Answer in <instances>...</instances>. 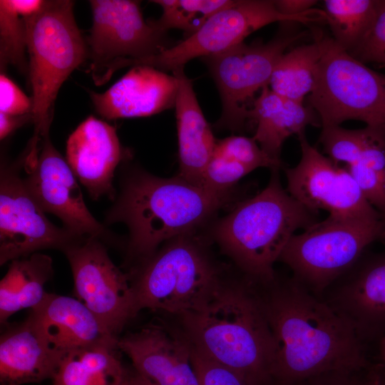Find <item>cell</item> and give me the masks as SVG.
<instances>
[{"label":"cell","instance_id":"8992f818","mask_svg":"<svg viewBox=\"0 0 385 385\" xmlns=\"http://www.w3.org/2000/svg\"><path fill=\"white\" fill-rule=\"evenodd\" d=\"M73 5L70 0L45 1L36 14L24 19L34 142L48 134L60 88L88 57L86 44L74 19Z\"/></svg>","mask_w":385,"mask_h":385},{"label":"cell","instance_id":"b9f144b4","mask_svg":"<svg viewBox=\"0 0 385 385\" xmlns=\"http://www.w3.org/2000/svg\"><path fill=\"white\" fill-rule=\"evenodd\" d=\"M379 350L382 360L385 362V335L379 341Z\"/></svg>","mask_w":385,"mask_h":385},{"label":"cell","instance_id":"9c48e42d","mask_svg":"<svg viewBox=\"0 0 385 385\" xmlns=\"http://www.w3.org/2000/svg\"><path fill=\"white\" fill-rule=\"evenodd\" d=\"M323 9H312L299 16L280 13L274 1H233L209 18L194 34L159 53L133 61L130 66L145 65L172 71L184 67L197 57H206L227 51L253 33L274 22L309 24L324 20Z\"/></svg>","mask_w":385,"mask_h":385},{"label":"cell","instance_id":"74e56055","mask_svg":"<svg viewBox=\"0 0 385 385\" xmlns=\"http://www.w3.org/2000/svg\"><path fill=\"white\" fill-rule=\"evenodd\" d=\"M31 118V115L16 116L0 112V138L4 139Z\"/></svg>","mask_w":385,"mask_h":385},{"label":"cell","instance_id":"484cf974","mask_svg":"<svg viewBox=\"0 0 385 385\" xmlns=\"http://www.w3.org/2000/svg\"><path fill=\"white\" fill-rule=\"evenodd\" d=\"M314 39V43L297 46L280 57L268 84L272 91L299 102L312 92L322 56L321 45Z\"/></svg>","mask_w":385,"mask_h":385},{"label":"cell","instance_id":"9a60e30c","mask_svg":"<svg viewBox=\"0 0 385 385\" xmlns=\"http://www.w3.org/2000/svg\"><path fill=\"white\" fill-rule=\"evenodd\" d=\"M0 175L1 265L41 250L63 252L81 239L49 221L15 166L2 165Z\"/></svg>","mask_w":385,"mask_h":385},{"label":"cell","instance_id":"f1b7e54d","mask_svg":"<svg viewBox=\"0 0 385 385\" xmlns=\"http://www.w3.org/2000/svg\"><path fill=\"white\" fill-rule=\"evenodd\" d=\"M26 40L24 19L14 10L10 0L0 1V65H8L20 71H28L26 60Z\"/></svg>","mask_w":385,"mask_h":385},{"label":"cell","instance_id":"f546056e","mask_svg":"<svg viewBox=\"0 0 385 385\" xmlns=\"http://www.w3.org/2000/svg\"><path fill=\"white\" fill-rule=\"evenodd\" d=\"M365 130H350L340 125L322 127L319 141L324 152L334 163L346 166L359 160L364 141Z\"/></svg>","mask_w":385,"mask_h":385},{"label":"cell","instance_id":"60d3db41","mask_svg":"<svg viewBox=\"0 0 385 385\" xmlns=\"http://www.w3.org/2000/svg\"><path fill=\"white\" fill-rule=\"evenodd\" d=\"M121 385H145L133 371L128 370Z\"/></svg>","mask_w":385,"mask_h":385},{"label":"cell","instance_id":"d4e9b609","mask_svg":"<svg viewBox=\"0 0 385 385\" xmlns=\"http://www.w3.org/2000/svg\"><path fill=\"white\" fill-rule=\"evenodd\" d=\"M118 342L96 344L63 356L51 385H121L126 369L118 354Z\"/></svg>","mask_w":385,"mask_h":385},{"label":"cell","instance_id":"ba28073f","mask_svg":"<svg viewBox=\"0 0 385 385\" xmlns=\"http://www.w3.org/2000/svg\"><path fill=\"white\" fill-rule=\"evenodd\" d=\"M385 240V217L322 221L294 235L279 260L292 277L319 297L348 271L372 243Z\"/></svg>","mask_w":385,"mask_h":385},{"label":"cell","instance_id":"5b68a950","mask_svg":"<svg viewBox=\"0 0 385 385\" xmlns=\"http://www.w3.org/2000/svg\"><path fill=\"white\" fill-rule=\"evenodd\" d=\"M137 309L182 317L200 309L222 284L220 272L194 232L165 242L128 273Z\"/></svg>","mask_w":385,"mask_h":385},{"label":"cell","instance_id":"4316f807","mask_svg":"<svg viewBox=\"0 0 385 385\" xmlns=\"http://www.w3.org/2000/svg\"><path fill=\"white\" fill-rule=\"evenodd\" d=\"M323 4L332 38L342 48L350 51L369 29L377 0H325Z\"/></svg>","mask_w":385,"mask_h":385},{"label":"cell","instance_id":"52a82bcc","mask_svg":"<svg viewBox=\"0 0 385 385\" xmlns=\"http://www.w3.org/2000/svg\"><path fill=\"white\" fill-rule=\"evenodd\" d=\"M322 47L309 106L322 127L339 125L348 120L385 132V75L359 61L334 40L314 32Z\"/></svg>","mask_w":385,"mask_h":385},{"label":"cell","instance_id":"8fae6325","mask_svg":"<svg viewBox=\"0 0 385 385\" xmlns=\"http://www.w3.org/2000/svg\"><path fill=\"white\" fill-rule=\"evenodd\" d=\"M302 34L281 31L267 43L244 42L222 53L204 57L220 92L222 113L219 129L241 130L248 118L247 102L268 86L280 57Z\"/></svg>","mask_w":385,"mask_h":385},{"label":"cell","instance_id":"4dcf8cb0","mask_svg":"<svg viewBox=\"0 0 385 385\" xmlns=\"http://www.w3.org/2000/svg\"><path fill=\"white\" fill-rule=\"evenodd\" d=\"M214 151L240 162L252 170L261 167L279 169L282 165L281 160L267 155L253 137L232 135L217 140Z\"/></svg>","mask_w":385,"mask_h":385},{"label":"cell","instance_id":"e575fe53","mask_svg":"<svg viewBox=\"0 0 385 385\" xmlns=\"http://www.w3.org/2000/svg\"><path fill=\"white\" fill-rule=\"evenodd\" d=\"M32 99L4 73L0 76V112L11 115H31Z\"/></svg>","mask_w":385,"mask_h":385},{"label":"cell","instance_id":"8d00e7d4","mask_svg":"<svg viewBox=\"0 0 385 385\" xmlns=\"http://www.w3.org/2000/svg\"><path fill=\"white\" fill-rule=\"evenodd\" d=\"M315 0H276L274 1L277 9L287 16L302 15L312 9L317 4Z\"/></svg>","mask_w":385,"mask_h":385},{"label":"cell","instance_id":"4fadbf2b","mask_svg":"<svg viewBox=\"0 0 385 385\" xmlns=\"http://www.w3.org/2000/svg\"><path fill=\"white\" fill-rule=\"evenodd\" d=\"M41 141V147L38 143L25 157L27 175L23 180L29 192L45 212L57 216L63 227L76 237L114 242L112 232L88 210L74 173L48 134Z\"/></svg>","mask_w":385,"mask_h":385},{"label":"cell","instance_id":"d6986e66","mask_svg":"<svg viewBox=\"0 0 385 385\" xmlns=\"http://www.w3.org/2000/svg\"><path fill=\"white\" fill-rule=\"evenodd\" d=\"M178 80L154 67L133 66L107 91L90 92L97 113L108 120L150 116L175 106Z\"/></svg>","mask_w":385,"mask_h":385},{"label":"cell","instance_id":"ab89813d","mask_svg":"<svg viewBox=\"0 0 385 385\" xmlns=\"http://www.w3.org/2000/svg\"><path fill=\"white\" fill-rule=\"evenodd\" d=\"M361 385H385V372L382 367L369 366Z\"/></svg>","mask_w":385,"mask_h":385},{"label":"cell","instance_id":"ac0fdd59","mask_svg":"<svg viewBox=\"0 0 385 385\" xmlns=\"http://www.w3.org/2000/svg\"><path fill=\"white\" fill-rule=\"evenodd\" d=\"M125 154L115 128L91 115L79 124L66 142V161L93 200L105 195L115 200L114 172Z\"/></svg>","mask_w":385,"mask_h":385},{"label":"cell","instance_id":"d6a6232c","mask_svg":"<svg viewBox=\"0 0 385 385\" xmlns=\"http://www.w3.org/2000/svg\"><path fill=\"white\" fill-rule=\"evenodd\" d=\"M345 168L366 201L385 216V179L359 161Z\"/></svg>","mask_w":385,"mask_h":385},{"label":"cell","instance_id":"ffe728a7","mask_svg":"<svg viewBox=\"0 0 385 385\" xmlns=\"http://www.w3.org/2000/svg\"><path fill=\"white\" fill-rule=\"evenodd\" d=\"M29 317L48 348L60 355L118 340L79 299L48 293Z\"/></svg>","mask_w":385,"mask_h":385},{"label":"cell","instance_id":"e0dca14e","mask_svg":"<svg viewBox=\"0 0 385 385\" xmlns=\"http://www.w3.org/2000/svg\"><path fill=\"white\" fill-rule=\"evenodd\" d=\"M118 347L145 385H200L192 345L183 331L151 324L118 338Z\"/></svg>","mask_w":385,"mask_h":385},{"label":"cell","instance_id":"2e32d148","mask_svg":"<svg viewBox=\"0 0 385 385\" xmlns=\"http://www.w3.org/2000/svg\"><path fill=\"white\" fill-rule=\"evenodd\" d=\"M363 344L385 335V250L364 252L320 295Z\"/></svg>","mask_w":385,"mask_h":385},{"label":"cell","instance_id":"83f0119b","mask_svg":"<svg viewBox=\"0 0 385 385\" xmlns=\"http://www.w3.org/2000/svg\"><path fill=\"white\" fill-rule=\"evenodd\" d=\"M163 13L158 20L153 21L161 31L181 29L187 37L196 32L217 11L232 4L231 0H155ZM186 37V38H187Z\"/></svg>","mask_w":385,"mask_h":385},{"label":"cell","instance_id":"30bf717a","mask_svg":"<svg viewBox=\"0 0 385 385\" xmlns=\"http://www.w3.org/2000/svg\"><path fill=\"white\" fill-rule=\"evenodd\" d=\"M93 24L88 38V57L96 85L135 60L167 48L165 33L143 19L140 2L130 0H91Z\"/></svg>","mask_w":385,"mask_h":385},{"label":"cell","instance_id":"7a4b0ae2","mask_svg":"<svg viewBox=\"0 0 385 385\" xmlns=\"http://www.w3.org/2000/svg\"><path fill=\"white\" fill-rule=\"evenodd\" d=\"M235 200L233 190L217 192L178 175L162 178L135 169L123 180L105 222L127 226L128 258L140 263L151 257L161 243L194 232Z\"/></svg>","mask_w":385,"mask_h":385},{"label":"cell","instance_id":"3957f363","mask_svg":"<svg viewBox=\"0 0 385 385\" xmlns=\"http://www.w3.org/2000/svg\"><path fill=\"white\" fill-rule=\"evenodd\" d=\"M180 318L183 332L197 350L250 385L273 384L274 341L252 279L222 283L206 304Z\"/></svg>","mask_w":385,"mask_h":385},{"label":"cell","instance_id":"1f68e13d","mask_svg":"<svg viewBox=\"0 0 385 385\" xmlns=\"http://www.w3.org/2000/svg\"><path fill=\"white\" fill-rule=\"evenodd\" d=\"M348 53L364 64L385 66V0H377L375 16L369 29Z\"/></svg>","mask_w":385,"mask_h":385},{"label":"cell","instance_id":"d590c367","mask_svg":"<svg viewBox=\"0 0 385 385\" xmlns=\"http://www.w3.org/2000/svg\"><path fill=\"white\" fill-rule=\"evenodd\" d=\"M366 371H328L306 379L296 385H361Z\"/></svg>","mask_w":385,"mask_h":385},{"label":"cell","instance_id":"836d02e7","mask_svg":"<svg viewBox=\"0 0 385 385\" xmlns=\"http://www.w3.org/2000/svg\"><path fill=\"white\" fill-rule=\"evenodd\" d=\"M192 359L200 385H250L236 372L206 356L193 346Z\"/></svg>","mask_w":385,"mask_h":385},{"label":"cell","instance_id":"7c38bea8","mask_svg":"<svg viewBox=\"0 0 385 385\" xmlns=\"http://www.w3.org/2000/svg\"><path fill=\"white\" fill-rule=\"evenodd\" d=\"M63 252L71 266L77 299L118 337L138 312L129 274L113 262L105 243L95 237L81 238Z\"/></svg>","mask_w":385,"mask_h":385},{"label":"cell","instance_id":"277c9868","mask_svg":"<svg viewBox=\"0 0 385 385\" xmlns=\"http://www.w3.org/2000/svg\"><path fill=\"white\" fill-rule=\"evenodd\" d=\"M279 170H272L266 188L238 202L215 223L211 232L222 250L247 277L259 282L275 277L274 264L296 232L319 221L317 212L283 188Z\"/></svg>","mask_w":385,"mask_h":385},{"label":"cell","instance_id":"6da1fadb","mask_svg":"<svg viewBox=\"0 0 385 385\" xmlns=\"http://www.w3.org/2000/svg\"><path fill=\"white\" fill-rule=\"evenodd\" d=\"M258 282L275 344L272 385H296L328 371L369 367L364 344L322 299L293 277L279 279L275 275Z\"/></svg>","mask_w":385,"mask_h":385},{"label":"cell","instance_id":"cb8c5ba5","mask_svg":"<svg viewBox=\"0 0 385 385\" xmlns=\"http://www.w3.org/2000/svg\"><path fill=\"white\" fill-rule=\"evenodd\" d=\"M53 273L52 259L39 252L10 262L0 282V322L17 312L35 309L47 297L45 285Z\"/></svg>","mask_w":385,"mask_h":385},{"label":"cell","instance_id":"5bb4252c","mask_svg":"<svg viewBox=\"0 0 385 385\" xmlns=\"http://www.w3.org/2000/svg\"><path fill=\"white\" fill-rule=\"evenodd\" d=\"M301 158L287 168V191L309 209L325 210L336 219L379 220L384 215L364 198L347 169L339 167L312 146L305 131L297 135Z\"/></svg>","mask_w":385,"mask_h":385},{"label":"cell","instance_id":"44dd1931","mask_svg":"<svg viewBox=\"0 0 385 385\" xmlns=\"http://www.w3.org/2000/svg\"><path fill=\"white\" fill-rule=\"evenodd\" d=\"M173 73L178 80L175 108L180 163L178 176L202 187L217 140L201 110L192 83L184 73V67L173 71Z\"/></svg>","mask_w":385,"mask_h":385},{"label":"cell","instance_id":"f35d334b","mask_svg":"<svg viewBox=\"0 0 385 385\" xmlns=\"http://www.w3.org/2000/svg\"><path fill=\"white\" fill-rule=\"evenodd\" d=\"M10 3L18 14L24 19L36 14L43 6L42 0H10Z\"/></svg>","mask_w":385,"mask_h":385},{"label":"cell","instance_id":"603a6c76","mask_svg":"<svg viewBox=\"0 0 385 385\" xmlns=\"http://www.w3.org/2000/svg\"><path fill=\"white\" fill-rule=\"evenodd\" d=\"M248 118L257 124L253 138L267 155L276 160H280L281 149L287 138L305 131L309 125H321L311 107L277 94L269 86H264L254 100Z\"/></svg>","mask_w":385,"mask_h":385},{"label":"cell","instance_id":"7402d4cb","mask_svg":"<svg viewBox=\"0 0 385 385\" xmlns=\"http://www.w3.org/2000/svg\"><path fill=\"white\" fill-rule=\"evenodd\" d=\"M63 357L51 350L28 317L0 339V385L52 379Z\"/></svg>","mask_w":385,"mask_h":385}]
</instances>
